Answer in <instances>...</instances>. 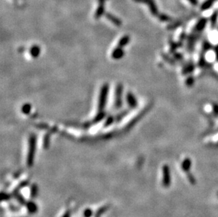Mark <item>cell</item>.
I'll list each match as a JSON object with an SVG mask.
<instances>
[{"label": "cell", "instance_id": "cell-19", "mask_svg": "<svg viewBox=\"0 0 218 217\" xmlns=\"http://www.w3.org/2000/svg\"><path fill=\"white\" fill-rule=\"evenodd\" d=\"M1 199H2V201L8 202L11 199V195L8 194L7 193H5L4 192H2V193H1Z\"/></svg>", "mask_w": 218, "mask_h": 217}, {"label": "cell", "instance_id": "cell-27", "mask_svg": "<svg viewBox=\"0 0 218 217\" xmlns=\"http://www.w3.org/2000/svg\"><path fill=\"white\" fill-rule=\"evenodd\" d=\"M217 195H218V194H217Z\"/></svg>", "mask_w": 218, "mask_h": 217}, {"label": "cell", "instance_id": "cell-8", "mask_svg": "<svg viewBox=\"0 0 218 217\" xmlns=\"http://www.w3.org/2000/svg\"><path fill=\"white\" fill-rule=\"evenodd\" d=\"M191 160L189 158H186L184 161H182L181 163V168H182L183 171L186 173H189L191 168Z\"/></svg>", "mask_w": 218, "mask_h": 217}, {"label": "cell", "instance_id": "cell-26", "mask_svg": "<svg viewBox=\"0 0 218 217\" xmlns=\"http://www.w3.org/2000/svg\"><path fill=\"white\" fill-rule=\"evenodd\" d=\"M100 216H97V215H95V217H100Z\"/></svg>", "mask_w": 218, "mask_h": 217}, {"label": "cell", "instance_id": "cell-17", "mask_svg": "<svg viewBox=\"0 0 218 217\" xmlns=\"http://www.w3.org/2000/svg\"><path fill=\"white\" fill-rule=\"evenodd\" d=\"M215 1L216 0H207V1H206L202 5V7L201 8H202V9H204V10L208 9V8H210L211 6H212V4H213Z\"/></svg>", "mask_w": 218, "mask_h": 217}, {"label": "cell", "instance_id": "cell-23", "mask_svg": "<svg viewBox=\"0 0 218 217\" xmlns=\"http://www.w3.org/2000/svg\"><path fill=\"white\" fill-rule=\"evenodd\" d=\"M61 217H71V212L70 210H66V211H64V213H63L62 216H61Z\"/></svg>", "mask_w": 218, "mask_h": 217}, {"label": "cell", "instance_id": "cell-18", "mask_svg": "<svg viewBox=\"0 0 218 217\" xmlns=\"http://www.w3.org/2000/svg\"><path fill=\"white\" fill-rule=\"evenodd\" d=\"M31 105H30L29 104H26L22 107L23 113H25V114H28V113L30 112V111H31Z\"/></svg>", "mask_w": 218, "mask_h": 217}, {"label": "cell", "instance_id": "cell-11", "mask_svg": "<svg viewBox=\"0 0 218 217\" xmlns=\"http://www.w3.org/2000/svg\"><path fill=\"white\" fill-rule=\"evenodd\" d=\"M99 3H100L99 6H98L97 10H96L95 14V18L96 19H98V18H100L104 13V2H99Z\"/></svg>", "mask_w": 218, "mask_h": 217}, {"label": "cell", "instance_id": "cell-5", "mask_svg": "<svg viewBox=\"0 0 218 217\" xmlns=\"http://www.w3.org/2000/svg\"><path fill=\"white\" fill-rule=\"evenodd\" d=\"M134 1H136V2L145 3V4H148V5L151 13H152V14L154 15V16H157L158 15V11L157 9V6H156L154 0H134Z\"/></svg>", "mask_w": 218, "mask_h": 217}, {"label": "cell", "instance_id": "cell-3", "mask_svg": "<svg viewBox=\"0 0 218 217\" xmlns=\"http://www.w3.org/2000/svg\"><path fill=\"white\" fill-rule=\"evenodd\" d=\"M162 183L164 188H169L172 183V176H171L170 168L167 164H164L162 168Z\"/></svg>", "mask_w": 218, "mask_h": 217}, {"label": "cell", "instance_id": "cell-16", "mask_svg": "<svg viewBox=\"0 0 218 217\" xmlns=\"http://www.w3.org/2000/svg\"><path fill=\"white\" fill-rule=\"evenodd\" d=\"M94 216V211L91 208L84 209L83 211V217H93Z\"/></svg>", "mask_w": 218, "mask_h": 217}, {"label": "cell", "instance_id": "cell-10", "mask_svg": "<svg viewBox=\"0 0 218 217\" xmlns=\"http://www.w3.org/2000/svg\"><path fill=\"white\" fill-rule=\"evenodd\" d=\"M105 16L109 21H110L111 22H112L114 25H116V26H120L121 25V20L119 19V18H116L114 15L109 14V13H107V14H105Z\"/></svg>", "mask_w": 218, "mask_h": 217}, {"label": "cell", "instance_id": "cell-24", "mask_svg": "<svg viewBox=\"0 0 218 217\" xmlns=\"http://www.w3.org/2000/svg\"><path fill=\"white\" fill-rule=\"evenodd\" d=\"M189 1H190V2H191L192 4H197V1H196V0H189Z\"/></svg>", "mask_w": 218, "mask_h": 217}, {"label": "cell", "instance_id": "cell-13", "mask_svg": "<svg viewBox=\"0 0 218 217\" xmlns=\"http://www.w3.org/2000/svg\"><path fill=\"white\" fill-rule=\"evenodd\" d=\"M129 40L130 39H129V37L128 35L122 37L120 39V40H119V43H118V47H123L129 43Z\"/></svg>", "mask_w": 218, "mask_h": 217}, {"label": "cell", "instance_id": "cell-7", "mask_svg": "<svg viewBox=\"0 0 218 217\" xmlns=\"http://www.w3.org/2000/svg\"><path fill=\"white\" fill-rule=\"evenodd\" d=\"M38 186L36 183H33L30 186V198L31 199L34 200L38 195Z\"/></svg>", "mask_w": 218, "mask_h": 217}, {"label": "cell", "instance_id": "cell-1", "mask_svg": "<svg viewBox=\"0 0 218 217\" xmlns=\"http://www.w3.org/2000/svg\"><path fill=\"white\" fill-rule=\"evenodd\" d=\"M36 143L37 138L36 135H31L28 140V150L27 158H26V165L28 167H32L34 163L35 155L36 152Z\"/></svg>", "mask_w": 218, "mask_h": 217}, {"label": "cell", "instance_id": "cell-6", "mask_svg": "<svg viewBox=\"0 0 218 217\" xmlns=\"http://www.w3.org/2000/svg\"><path fill=\"white\" fill-rule=\"evenodd\" d=\"M121 94H122V86L121 84L118 85L116 90V97L115 103H114V107L116 109H119L121 106Z\"/></svg>", "mask_w": 218, "mask_h": 217}, {"label": "cell", "instance_id": "cell-21", "mask_svg": "<svg viewBox=\"0 0 218 217\" xmlns=\"http://www.w3.org/2000/svg\"><path fill=\"white\" fill-rule=\"evenodd\" d=\"M187 178H188V180H189V182H190L191 184H195V183H196V178H195V177L193 176L192 174L188 173Z\"/></svg>", "mask_w": 218, "mask_h": 217}, {"label": "cell", "instance_id": "cell-25", "mask_svg": "<svg viewBox=\"0 0 218 217\" xmlns=\"http://www.w3.org/2000/svg\"><path fill=\"white\" fill-rule=\"evenodd\" d=\"M105 1H106V0H98V1H99V2H104Z\"/></svg>", "mask_w": 218, "mask_h": 217}, {"label": "cell", "instance_id": "cell-20", "mask_svg": "<svg viewBox=\"0 0 218 217\" xmlns=\"http://www.w3.org/2000/svg\"><path fill=\"white\" fill-rule=\"evenodd\" d=\"M49 136L48 135L45 137L44 142H43V146H44L45 149H47L49 146Z\"/></svg>", "mask_w": 218, "mask_h": 217}, {"label": "cell", "instance_id": "cell-12", "mask_svg": "<svg viewBox=\"0 0 218 217\" xmlns=\"http://www.w3.org/2000/svg\"><path fill=\"white\" fill-rule=\"evenodd\" d=\"M127 102L128 104L131 108H134L137 106V101H136L135 97L131 93H129L127 95Z\"/></svg>", "mask_w": 218, "mask_h": 217}, {"label": "cell", "instance_id": "cell-9", "mask_svg": "<svg viewBox=\"0 0 218 217\" xmlns=\"http://www.w3.org/2000/svg\"><path fill=\"white\" fill-rule=\"evenodd\" d=\"M124 55V51H123L121 47H117L114 49V51H112V54H111V57L114 59H121V57Z\"/></svg>", "mask_w": 218, "mask_h": 217}, {"label": "cell", "instance_id": "cell-15", "mask_svg": "<svg viewBox=\"0 0 218 217\" xmlns=\"http://www.w3.org/2000/svg\"><path fill=\"white\" fill-rule=\"evenodd\" d=\"M40 52V48L39 47H38L37 45L33 46L31 49V54L32 55L33 57H37V56L39 55Z\"/></svg>", "mask_w": 218, "mask_h": 217}, {"label": "cell", "instance_id": "cell-14", "mask_svg": "<svg viewBox=\"0 0 218 217\" xmlns=\"http://www.w3.org/2000/svg\"><path fill=\"white\" fill-rule=\"evenodd\" d=\"M15 198H16V201H17V202L19 203V204L25 206V204H26L27 201L24 199V198H23V196H22V195H21L19 193H16V194H15Z\"/></svg>", "mask_w": 218, "mask_h": 217}, {"label": "cell", "instance_id": "cell-2", "mask_svg": "<svg viewBox=\"0 0 218 217\" xmlns=\"http://www.w3.org/2000/svg\"><path fill=\"white\" fill-rule=\"evenodd\" d=\"M108 90H109V86L107 84L104 85L101 89L99 97V103H98V112H102L104 110V106L106 104V101H107Z\"/></svg>", "mask_w": 218, "mask_h": 217}, {"label": "cell", "instance_id": "cell-4", "mask_svg": "<svg viewBox=\"0 0 218 217\" xmlns=\"http://www.w3.org/2000/svg\"><path fill=\"white\" fill-rule=\"evenodd\" d=\"M25 207H26V210H27L28 213L30 214H36L38 211V204H36V202L32 199H31L26 202Z\"/></svg>", "mask_w": 218, "mask_h": 217}, {"label": "cell", "instance_id": "cell-22", "mask_svg": "<svg viewBox=\"0 0 218 217\" xmlns=\"http://www.w3.org/2000/svg\"><path fill=\"white\" fill-rule=\"evenodd\" d=\"M113 121H114V118L113 117H109L107 118V121H106L105 123H104V126L107 127L108 126H109V125L111 124V123H113Z\"/></svg>", "mask_w": 218, "mask_h": 217}]
</instances>
